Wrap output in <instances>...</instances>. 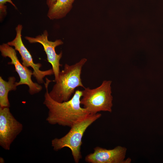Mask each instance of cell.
Returning <instances> with one entry per match:
<instances>
[{"label":"cell","mask_w":163,"mask_h":163,"mask_svg":"<svg viewBox=\"0 0 163 163\" xmlns=\"http://www.w3.org/2000/svg\"><path fill=\"white\" fill-rule=\"evenodd\" d=\"M0 162L1 163H3L4 162V159L2 157L0 158Z\"/></svg>","instance_id":"cell-14"},{"label":"cell","mask_w":163,"mask_h":163,"mask_svg":"<svg viewBox=\"0 0 163 163\" xmlns=\"http://www.w3.org/2000/svg\"><path fill=\"white\" fill-rule=\"evenodd\" d=\"M94 152L85 157L86 162L89 163H130V158L125 159L127 149L117 146L112 149H107L97 146Z\"/></svg>","instance_id":"cell-9"},{"label":"cell","mask_w":163,"mask_h":163,"mask_svg":"<svg viewBox=\"0 0 163 163\" xmlns=\"http://www.w3.org/2000/svg\"><path fill=\"white\" fill-rule=\"evenodd\" d=\"M48 31L45 30L41 35L35 37L26 36L25 38L30 43H39L43 46L47 56V60L52 66L55 77L54 81L56 82L58 79L60 67L62 66L60 63V60L62 56V53L61 51L59 54H57L55 48L62 45L63 43L60 39L56 40L54 41H50L48 39Z\"/></svg>","instance_id":"cell-8"},{"label":"cell","mask_w":163,"mask_h":163,"mask_svg":"<svg viewBox=\"0 0 163 163\" xmlns=\"http://www.w3.org/2000/svg\"><path fill=\"white\" fill-rule=\"evenodd\" d=\"M0 51L3 57H8L10 59L11 61L8 62V64L14 66L15 71L19 76L20 80L18 82H16L17 86L22 85H27L29 87V92L31 95L38 93L42 90V86L34 82L31 79L32 71L24 66L20 62L14 48L7 43H3L0 45Z\"/></svg>","instance_id":"cell-5"},{"label":"cell","mask_w":163,"mask_h":163,"mask_svg":"<svg viewBox=\"0 0 163 163\" xmlns=\"http://www.w3.org/2000/svg\"><path fill=\"white\" fill-rule=\"evenodd\" d=\"M7 2H9L16 9V6L11 0H0V18H2L3 16H5L6 14V6L5 4Z\"/></svg>","instance_id":"cell-12"},{"label":"cell","mask_w":163,"mask_h":163,"mask_svg":"<svg viewBox=\"0 0 163 163\" xmlns=\"http://www.w3.org/2000/svg\"><path fill=\"white\" fill-rule=\"evenodd\" d=\"M23 125L10 111L9 107H0V145L9 150L11 145L21 132Z\"/></svg>","instance_id":"cell-6"},{"label":"cell","mask_w":163,"mask_h":163,"mask_svg":"<svg viewBox=\"0 0 163 163\" xmlns=\"http://www.w3.org/2000/svg\"><path fill=\"white\" fill-rule=\"evenodd\" d=\"M46 80V92L43 104L48 110L46 120L49 124L71 128L90 114L86 109L81 106L82 91L76 90L69 101L58 102L53 100L49 94L48 87L52 81L47 78Z\"/></svg>","instance_id":"cell-1"},{"label":"cell","mask_w":163,"mask_h":163,"mask_svg":"<svg viewBox=\"0 0 163 163\" xmlns=\"http://www.w3.org/2000/svg\"><path fill=\"white\" fill-rule=\"evenodd\" d=\"M101 116V114L98 113L90 114L71 127L64 136L53 139L51 145L53 150L57 151L65 147L69 148L75 162L78 163L82 158L81 148L84 133L88 128Z\"/></svg>","instance_id":"cell-3"},{"label":"cell","mask_w":163,"mask_h":163,"mask_svg":"<svg viewBox=\"0 0 163 163\" xmlns=\"http://www.w3.org/2000/svg\"><path fill=\"white\" fill-rule=\"evenodd\" d=\"M111 83V81L104 80L95 88H85L82 91L81 104L90 114H95L100 111L112 112L113 97Z\"/></svg>","instance_id":"cell-4"},{"label":"cell","mask_w":163,"mask_h":163,"mask_svg":"<svg viewBox=\"0 0 163 163\" xmlns=\"http://www.w3.org/2000/svg\"><path fill=\"white\" fill-rule=\"evenodd\" d=\"M16 80L14 77L10 76L8 78V81H6L0 76V107H10L8 94L10 91L16 90Z\"/></svg>","instance_id":"cell-11"},{"label":"cell","mask_w":163,"mask_h":163,"mask_svg":"<svg viewBox=\"0 0 163 163\" xmlns=\"http://www.w3.org/2000/svg\"><path fill=\"white\" fill-rule=\"evenodd\" d=\"M22 25L18 24L15 28L16 35L15 38L7 43L11 46H14L15 50L18 51L21 57L22 64L27 67H31L33 71V75L35 78L37 82L40 84L44 83L43 78L46 76L54 74L53 69H50L42 71L40 68L42 66L40 63H35L30 53L24 46L21 38V31Z\"/></svg>","instance_id":"cell-7"},{"label":"cell","mask_w":163,"mask_h":163,"mask_svg":"<svg viewBox=\"0 0 163 163\" xmlns=\"http://www.w3.org/2000/svg\"><path fill=\"white\" fill-rule=\"evenodd\" d=\"M57 0H46V3L49 8L54 4Z\"/></svg>","instance_id":"cell-13"},{"label":"cell","mask_w":163,"mask_h":163,"mask_svg":"<svg viewBox=\"0 0 163 163\" xmlns=\"http://www.w3.org/2000/svg\"><path fill=\"white\" fill-rule=\"evenodd\" d=\"M75 0H57L50 7L47 16L50 20L60 19L65 17L72 7Z\"/></svg>","instance_id":"cell-10"},{"label":"cell","mask_w":163,"mask_h":163,"mask_svg":"<svg viewBox=\"0 0 163 163\" xmlns=\"http://www.w3.org/2000/svg\"><path fill=\"white\" fill-rule=\"evenodd\" d=\"M87 61L86 58H83L74 64H65L63 69L59 72L58 80L49 92L53 100L60 103L67 101L76 88H85L81 75L82 67Z\"/></svg>","instance_id":"cell-2"}]
</instances>
